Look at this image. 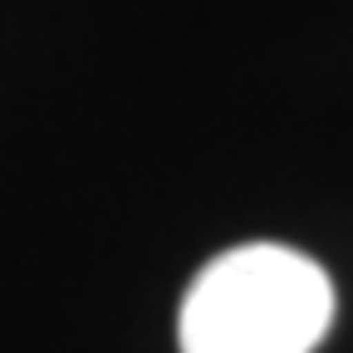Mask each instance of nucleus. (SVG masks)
<instances>
[{
    "label": "nucleus",
    "mask_w": 353,
    "mask_h": 353,
    "mask_svg": "<svg viewBox=\"0 0 353 353\" xmlns=\"http://www.w3.org/2000/svg\"><path fill=\"white\" fill-rule=\"evenodd\" d=\"M334 324L324 265L290 245H236L216 255L182 299V353H314Z\"/></svg>",
    "instance_id": "f257e3e1"
}]
</instances>
